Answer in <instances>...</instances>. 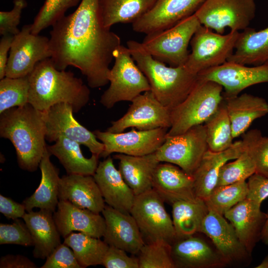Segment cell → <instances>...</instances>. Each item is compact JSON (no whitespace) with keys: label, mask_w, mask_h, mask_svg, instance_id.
Returning <instances> with one entry per match:
<instances>
[{"label":"cell","mask_w":268,"mask_h":268,"mask_svg":"<svg viewBox=\"0 0 268 268\" xmlns=\"http://www.w3.org/2000/svg\"><path fill=\"white\" fill-rule=\"evenodd\" d=\"M227 61L260 65L268 62V26L259 31L249 27L240 32L233 54Z\"/></svg>","instance_id":"cell-32"},{"label":"cell","mask_w":268,"mask_h":268,"mask_svg":"<svg viewBox=\"0 0 268 268\" xmlns=\"http://www.w3.org/2000/svg\"><path fill=\"white\" fill-rule=\"evenodd\" d=\"M72 106L65 103L56 104L43 112L46 125V140L55 142L64 136L86 146L92 154L100 157L104 150L103 143L94 134L80 124L73 116Z\"/></svg>","instance_id":"cell-14"},{"label":"cell","mask_w":268,"mask_h":268,"mask_svg":"<svg viewBox=\"0 0 268 268\" xmlns=\"http://www.w3.org/2000/svg\"><path fill=\"white\" fill-rule=\"evenodd\" d=\"M51 145L47 144L51 155L56 156L67 174L93 176L99 164V157L92 154L84 156L79 143L64 136H60Z\"/></svg>","instance_id":"cell-31"},{"label":"cell","mask_w":268,"mask_h":268,"mask_svg":"<svg viewBox=\"0 0 268 268\" xmlns=\"http://www.w3.org/2000/svg\"><path fill=\"white\" fill-rule=\"evenodd\" d=\"M239 34L240 32L234 31L219 34L201 25L191 39V52L184 66L198 74L221 65L233 54Z\"/></svg>","instance_id":"cell-8"},{"label":"cell","mask_w":268,"mask_h":268,"mask_svg":"<svg viewBox=\"0 0 268 268\" xmlns=\"http://www.w3.org/2000/svg\"><path fill=\"white\" fill-rule=\"evenodd\" d=\"M164 202L153 189L135 197L130 213L145 243L164 242L171 245L177 239L172 219Z\"/></svg>","instance_id":"cell-9"},{"label":"cell","mask_w":268,"mask_h":268,"mask_svg":"<svg viewBox=\"0 0 268 268\" xmlns=\"http://www.w3.org/2000/svg\"><path fill=\"white\" fill-rule=\"evenodd\" d=\"M199 77L212 80L223 88L224 98L236 96L245 89L252 85L268 82V62L248 67L227 61L198 74Z\"/></svg>","instance_id":"cell-16"},{"label":"cell","mask_w":268,"mask_h":268,"mask_svg":"<svg viewBox=\"0 0 268 268\" xmlns=\"http://www.w3.org/2000/svg\"><path fill=\"white\" fill-rule=\"evenodd\" d=\"M152 189L165 202H174L196 198L194 179L179 166L168 162H160L153 177Z\"/></svg>","instance_id":"cell-24"},{"label":"cell","mask_w":268,"mask_h":268,"mask_svg":"<svg viewBox=\"0 0 268 268\" xmlns=\"http://www.w3.org/2000/svg\"><path fill=\"white\" fill-rule=\"evenodd\" d=\"M261 239L265 244L268 245V211L267 213V219L262 231Z\"/></svg>","instance_id":"cell-51"},{"label":"cell","mask_w":268,"mask_h":268,"mask_svg":"<svg viewBox=\"0 0 268 268\" xmlns=\"http://www.w3.org/2000/svg\"><path fill=\"white\" fill-rule=\"evenodd\" d=\"M223 91L219 84L198 76L187 97L171 111V126L167 135L180 134L194 126L204 124L222 103Z\"/></svg>","instance_id":"cell-5"},{"label":"cell","mask_w":268,"mask_h":268,"mask_svg":"<svg viewBox=\"0 0 268 268\" xmlns=\"http://www.w3.org/2000/svg\"><path fill=\"white\" fill-rule=\"evenodd\" d=\"M51 154L47 146L40 161L39 168L41 178L39 186L34 193L24 200L26 212L34 208L56 211L59 201V169L51 162Z\"/></svg>","instance_id":"cell-29"},{"label":"cell","mask_w":268,"mask_h":268,"mask_svg":"<svg viewBox=\"0 0 268 268\" xmlns=\"http://www.w3.org/2000/svg\"><path fill=\"white\" fill-rule=\"evenodd\" d=\"M167 128L113 133L95 130L93 132L104 145L101 157L106 158L117 153L132 156H143L155 152L164 142Z\"/></svg>","instance_id":"cell-15"},{"label":"cell","mask_w":268,"mask_h":268,"mask_svg":"<svg viewBox=\"0 0 268 268\" xmlns=\"http://www.w3.org/2000/svg\"><path fill=\"white\" fill-rule=\"evenodd\" d=\"M14 36H2L0 40V79L5 76V69L8 61L7 54L10 51Z\"/></svg>","instance_id":"cell-50"},{"label":"cell","mask_w":268,"mask_h":268,"mask_svg":"<svg viewBox=\"0 0 268 268\" xmlns=\"http://www.w3.org/2000/svg\"><path fill=\"white\" fill-rule=\"evenodd\" d=\"M194 235L177 239L171 245V255L176 268H211L227 264L216 248Z\"/></svg>","instance_id":"cell-19"},{"label":"cell","mask_w":268,"mask_h":268,"mask_svg":"<svg viewBox=\"0 0 268 268\" xmlns=\"http://www.w3.org/2000/svg\"><path fill=\"white\" fill-rule=\"evenodd\" d=\"M244 150L242 140L234 142L230 147L222 151L213 152L208 149L193 175L196 197L205 201L216 186L222 166L238 158Z\"/></svg>","instance_id":"cell-26"},{"label":"cell","mask_w":268,"mask_h":268,"mask_svg":"<svg viewBox=\"0 0 268 268\" xmlns=\"http://www.w3.org/2000/svg\"><path fill=\"white\" fill-rule=\"evenodd\" d=\"M0 212L7 219L15 220L22 218L26 210L23 203L17 202L11 198L0 194Z\"/></svg>","instance_id":"cell-48"},{"label":"cell","mask_w":268,"mask_h":268,"mask_svg":"<svg viewBox=\"0 0 268 268\" xmlns=\"http://www.w3.org/2000/svg\"><path fill=\"white\" fill-rule=\"evenodd\" d=\"M131 102L125 114L111 122L107 131L119 133L130 128L146 131L171 127V110L163 105L150 90L140 94Z\"/></svg>","instance_id":"cell-13"},{"label":"cell","mask_w":268,"mask_h":268,"mask_svg":"<svg viewBox=\"0 0 268 268\" xmlns=\"http://www.w3.org/2000/svg\"><path fill=\"white\" fill-rule=\"evenodd\" d=\"M255 173V163L248 152L244 150L233 161L227 162L222 166L216 186L246 181Z\"/></svg>","instance_id":"cell-42"},{"label":"cell","mask_w":268,"mask_h":268,"mask_svg":"<svg viewBox=\"0 0 268 268\" xmlns=\"http://www.w3.org/2000/svg\"><path fill=\"white\" fill-rule=\"evenodd\" d=\"M248 183L246 181L216 186L204 201L209 209L222 215L246 198Z\"/></svg>","instance_id":"cell-37"},{"label":"cell","mask_w":268,"mask_h":268,"mask_svg":"<svg viewBox=\"0 0 268 268\" xmlns=\"http://www.w3.org/2000/svg\"><path fill=\"white\" fill-rule=\"evenodd\" d=\"M127 45L146 77L150 91L163 105L171 111L185 100L195 86L198 74L190 72L184 66H167L154 59L140 42L129 40Z\"/></svg>","instance_id":"cell-4"},{"label":"cell","mask_w":268,"mask_h":268,"mask_svg":"<svg viewBox=\"0 0 268 268\" xmlns=\"http://www.w3.org/2000/svg\"><path fill=\"white\" fill-rule=\"evenodd\" d=\"M204 125L209 150L220 152L227 149L233 144L231 124L223 100Z\"/></svg>","instance_id":"cell-36"},{"label":"cell","mask_w":268,"mask_h":268,"mask_svg":"<svg viewBox=\"0 0 268 268\" xmlns=\"http://www.w3.org/2000/svg\"><path fill=\"white\" fill-rule=\"evenodd\" d=\"M81 0H45L31 24V32L39 34L65 16L67 11Z\"/></svg>","instance_id":"cell-40"},{"label":"cell","mask_w":268,"mask_h":268,"mask_svg":"<svg viewBox=\"0 0 268 268\" xmlns=\"http://www.w3.org/2000/svg\"><path fill=\"white\" fill-rule=\"evenodd\" d=\"M205 0H156L153 6L132 23L133 30L148 34L166 29L195 14Z\"/></svg>","instance_id":"cell-17"},{"label":"cell","mask_w":268,"mask_h":268,"mask_svg":"<svg viewBox=\"0 0 268 268\" xmlns=\"http://www.w3.org/2000/svg\"><path fill=\"white\" fill-rule=\"evenodd\" d=\"M234 227L241 243L251 254L261 239L262 231L267 219V213L261 205L246 198L224 214Z\"/></svg>","instance_id":"cell-23"},{"label":"cell","mask_w":268,"mask_h":268,"mask_svg":"<svg viewBox=\"0 0 268 268\" xmlns=\"http://www.w3.org/2000/svg\"><path fill=\"white\" fill-rule=\"evenodd\" d=\"M114 64L108 74L109 87L100 102L110 109L116 103L132 101L140 94L150 90L149 82L136 65L127 47L120 45L114 53Z\"/></svg>","instance_id":"cell-6"},{"label":"cell","mask_w":268,"mask_h":268,"mask_svg":"<svg viewBox=\"0 0 268 268\" xmlns=\"http://www.w3.org/2000/svg\"><path fill=\"white\" fill-rule=\"evenodd\" d=\"M59 200L100 213L106 205L93 176L67 174L61 177Z\"/></svg>","instance_id":"cell-25"},{"label":"cell","mask_w":268,"mask_h":268,"mask_svg":"<svg viewBox=\"0 0 268 268\" xmlns=\"http://www.w3.org/2000/svg\"><path fill=\"white\" fill-rule=\"evenodd\" d=\"M5 69V76L28 75L40 61L51 58L49 38L31 32V25H24L14 36Z\"/></svg>","instance_id":"cell-12"},{"label":"cell","mask_w":268,"mask_h":268,"mask_svg":"<svg viewBox=\"0 0 268 268\" xmlns=\"http://www.w3.org/2000/svg\"><path fill=\"white\" fill-rule=\"evenodd\" d=\"M201 25L194 14L166 29L146 34L141 43L154 59L171 67L184 66L188 46Z\"/></svg>","instance_id":"cell-7"},{"label":"cell","mask_w":268,"mask_h":268,"mask_svg":"<svg viewBox=\"0 0 268 268\" xmlns=\"http://www.w3.org/2000/svg\"><path fill=\"white\" fill-rule=\"evenodd\" d=\"M53 218L63 238L73 231L101 238L105 229L103 215L75 206L69 201L59 200Z\"/></svg>","instance_id":"cell-21"},{"label":"cell","mask_w":268,"mask_h":268,"mask_svg":"<svg viewBox=\"0 0 268 268\" xmlns=\"http://www.w3.org/2000/svg\"><path fill=\"white\" fill-rule=\"evenodd\" d=\"M200 233L211 239L227 264L242 261L250 255L239 240L232 224L224 215L213 210L209 209L203 220Z\"/></svg>","instance_id":"cell-22"},{"label":"cell","mask_w":268,"mask_h":268,"mask_svg":"<svg viewBox=\"0 0 268 268\" xmlns=\"http://www.w3.org/2000/svg\"><path fill=\"white\" fill-rule=\"evenodd\" d=\"M22 219L33 238V256L46 259L61 243V235L53 218V212L45 209L26 212Z\"/></svg>","instance_id":"cell-27"},{"label":"cell","mask_w":268,"mask_h":268,"mask_svg":"<svg viewBox=\"0 0 268 268\" xmlns=\"http://www.w3.org/2000/svg\"><path fill=\"white\" fill-rule=\"evenodd\" d=\"M93 177L106 204L125 213H131L135 195L109 156L99 162Z\"/></svg>","instance_id":"cell-20"},{"label":"cell","mask_w":268,"mask_h":268,"mask_svg":"<svg viewBox=\"0 0 268 268\" xmlns=\"http://www.w3.org/2000/svg\"><path fill=\"white\" fill-rule=\"evenodd\" d=\"M36 265L27 257L19 254H7L0 259V268H36Z\"/></svg>","instance_id":"cell-49"},{"label":"cell","mask_w":268,"mask_h":268,"mask_svg":"<svg viewBox=\"0 0 268 268\" xmlns=\"http://www.w3.org/2000/svg\"><path fill=\"white\" fill-rule=\"evenodd\" d=\"M171 205L177 239L200 232L203 220L209 210L204 200L196 197L176 201Z\"/></svg>","instance_id":"cell-33"},{"label":"cell","mask_w":268,"mask_h":268,"mask_svg":"<svg viewBox=\"0 0 268 268\" xmlns=\"http://www.w3.org/2000/svg\"><path fill=\"white\" fill-rule=\"evenodd\" d=\"M102 266L106 268H139L137 257L129 256L125 250L114 246H109Z\"/></svg>","instance_id":"cell-46"},{"label":"cell","mask_w":268,"mask_h":268,"mask_svg":"<svg viewBox=\"0 0 268 268\" xmlns=\"http://www.w3.org/2000/svg\"><path fill=\"white\" fill-rule=\"evenodd\" d=\"M29 81L28 75L10 78L5 76L0 80V114L28 103Z\"/></svg>","instance_id":"cell-38"},{"label":"cell","mask_w":268,"mask_h":268,"mask_svg":"<svg viewBox=\"0 0 268 268\" xmlns=\"http://www.w3.org/2000/svg\"><path fill=\"white\" fill-rule=\"evenodd\" d=\"M64 243L72 250L82 268L102 265L109 246L100 238L79 232L70 233L64 238Z\"/></svg>","instance_id":"cell-35"},{"label":"cell","mask_w":268,"mask_h":268,"mask_svg":"<svg viewBox=\"0 0 268 268\" xmlns=\"http://www.w3.org/2000/svg\"><path fill=\"white\" fill-rule=\"evenodd\" d=\"M99 1L81 0L74 12L52 26L49 38L55 67L59 70L77 68L92 88L109 83V65L121 45L120 37L104 26Z\"/></svg>","instance_id":"cell-1"},{"label":"cell","mask_w":268,"mask_h":268,"mask_svg":"<svg viewBox=\"0 0 268 268\" xmlns=\"http://www.w3.org/2000/svg\"><path fill=\"white\" fill-rule=\"evenodd\" d=\"M46 259L41 268H82L72 250L64 242L58 245Z\"/></svg>","instance_id":"cell-44"},{"label":"cell","mask_w":268,"mask_h":268,"mask_svg":"<svg viewBox=\"0 0 268 268\" xmlns=\"http://www.w3.org/2000/svg\"><path fill=\"white\" fill-rule=\"evenodd\" d=\"M255 0H205L195 14L201 25L219 34L243 31L254 18Z\"/></svg>","instance_id":"cell-11"},{"label":"cell","mask_w":268,"mask_h":268,"mask_svg":"<svg viewBox=\"0 0 268 268\" xmlns=\"http://www.w3.org/2000/svg\"><path fill=\"white\" fill-rule=\"evenodd\" d=\"M156 0H99V12L104 26L133 22L146 13Z\"/></svg>","instance_id":"cell-34"},{"label":"cell","mask_w":268,"mask_h":268,"mask_svg":"<svg viewBox=\"0 0 268 268\" xmlns=\"http://www.w3.org/2000/svg\"><path fill=\"white\" fill-rule=\"evenodd\" d=\"M245 150L253 159L256 173L268 178V137L258 129L250 130L242 135Z\"/></svg>","instance_id":"cell-39"},{"label":"cell","mask_w":268,"mask_h":268,"mask_svg":"<svg viewBox=\"0 0 268 268\" xmlns=\"http://www.w3.org/2000/svg\"><path fill=\"white\" fill-rule=\"evenodd\" d=\"M256 268H268V255L265 257L261 263Z\"/></svg>","instance_id":"cell-52"},{"label":"cell","mask_w":268,"mask_h":268,"mask_svg":"<svg viewBox=\"0 0 268 268\" xmlns=\"http://www.w3.org/2000/svg\"><path fill=\"white\" fill-rule=\"evenodd\" d=\"M248 191L246 198L261 205L268 198V178L254 173L248 178Z\"/></svg>","instance_id":"cell-47"},{"label":"cell","mask_w":268,"mask_h":268,"mask_svg":"<svg viewBox=\"0 0 268 268\" xmlns=\"http://www.w3.org/2000/svg\"><path fill=\"white\" fill-rule=\"evenodd\" d=\"M105 221L103 240L109 246L137 255L144 241L130 213H125L106 204L101 212Z\"/></svg>","instance_id":"cell-18"},{"label":"cell","mask_w":268,"mask_h":268,"mask_svg":"<svg viewBox=\"0 0 268 268\" xmlns=\"http://www.w3.org/2000/svg\"><path fill=\"white\" fill-rule=\"evenodd\" d=\"M46 132L43 112L29 103L0 114V136L12 143L23 170L34 172L39 167L47 146Z\"/></svg>","instance_id":"cell-3"},{"label":"cell","mask_w":268,"mask_h":268,"mask_svg":"<svg viewBox=\"0 0 268 268\" xmlns=\"http://www.w3.org/2000/svg\"><path fill=\"white\" fill-rule=\"evenodd\" d=\"M208 149L203 124L180 134L166 135L164 142L155 153L160 162L175 164L193 176Z\"/></svg>","instance_id":"cell-10"},{"label":"cell","mask_w":268,"mask_h":268,"mask_svg":"<svg viewBox=\"0 0 268 268\" xmlns=\"http://www.w3.org/2000/svg\"><path fill=\"white\" fill-rule=\"evenodd\" d=\"M113 158L119 160V170L135 196L152 189L154 173L160 163L155 152L143 156L117 153Z\"/></svg>","instance_id":"cell-28"},{"label":"cell","mask_w":268,"mask_h":268,"mask_svg":"<svg viewBox=\"0 0 268 268\" xmlns=\"http://www.w3.org/2000/svg\"><path fill=\"white\" fill-rule=\"evenodd\" d=\"M13 3V8L10 11H0V34L2 36H15L20 31L17 27L27 3L26 0H14Z\"/></svg>","instance_id":"cell-45"},{"label":"cell","mask_w":268,"mask_h":268,"mask_svg":"<svg viewBox=\"0 0 268 268\" xmlns=\"http://www.w3.org/2000/svg\"><path fill=\"white\" fill-rule=\"evenodd\" d=\"M137 255L139 268H176L167 243H144Z\"/></svg>","instance_id":"cell-41"},{"label":"cell","mask_w":268,"mask_h":268,"mask_svg":"<svg viewBox=\"0 0 268 268\" xmlns=\"http://www.w3.org/2000/svg\"><path fill=\"white\" fill-rule=\"evenodd\" d=\"M28 77V103L39 111L65 103L77 113L90 99V90L82 80L70 71L58 69L50 58L39 62Z\"/></svg>","instance_id":"cell-2"},{"label":"cell","mask_w":268,"mask_h":268,"mask_svg":"<svg viewBox=\"0 0 268 268\" xmlns=\"http://www.w3.org/2000/svg\"><path fill=\"white\" fill-rule=\"evenodd\" d=\"M0 244L33 246L31 234L25 222L19 219L11 224L0 223Z\"/></svg>","instance_id":"cell-43"},{"label":"cell","mask_w":268,"mask_h":268,"mask_svg":"<svg viewBox=\"0 0 268 268\" xmlns=\"http://www.w3.org/2000/svg\"><path fill=\"white\" fill-rule=\"evenodd\" d=\"M235 138L246 132L256 119L268 114V103L263 98L248 93L224 98Z\"/></svg>","instance_id":"cell-30"}]
</instances>
